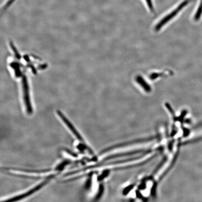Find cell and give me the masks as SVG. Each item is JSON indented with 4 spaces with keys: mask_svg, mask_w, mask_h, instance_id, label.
<instances>
[{
    "mask_svg": "<svg viewBox=\"0 0 202 202\" xmlns=\"http://www.w3.org/2000/svg\"><path fill=\"white\" fill-rule=\"evenodd\" d=\"M55 176V175H53L49 176L44 181L41 182L39 184L36 186L34 187H33V188H31L30 190H28L26 192L20 195L17 196H14V197H12V198L7 199V200H5V201H8V202L18 201H19V200H21V199H24L26 197H28V196L31 195L33 193H34L38 191L39 189H41L44 186L46 185L51 180V179L53 178Z\"/></svg>",
    "mask_w": 202,
    "mask_h": 202,
    "instance_id": "1",
    "label": "cell"
},
{
    "mask_svg": "<svg viewBox=\"0 0 202 202\" xmlns=\"http://www.w3.org/2000/svg\"><path fill=\"white\" fill-rule=\"evenodd\" d=\"M194 0H184L183 1L181 4H180L176 9H175V10L172 11V12L167 15V16L163 18L158 24L156 25L155 28V30L156 31H158L160 29L162 28V27L164 26V25L167 23L171 19L173 18L175 16H176L177 14L182 10L184 9L185 7L188 5L190 2H192Z\"/></svg>",
    "mask_w": 202,
    "mask_h": 202,
    "instance_id": "2",
    "label": "cell"
},
{
    "mask_svg": "<svg viewBox=\"0 0 202 202\" xmlns=\"http://www.w3.org/2000/svg\"><path fill=\"white\" fill-rule=\"evenodd\" d=\"M57 113L58 116L61 118L62 121L65 123V125L67 126V128H69V130L72 132L73 135L76 137L77 140H79L81 143L87 145L85 143V141L83 140V138L81 137L80 134L78 132L76 128H75L72 123H71L70 121L69 120L68 118H66L64 114L62 113V112L61 110H58L57 111Z\"/></svg>",
    "mask_w": 202,
    "mask_h": 202,
    "instance_id": "3",
    "label": "cell"
},
{
    "mask_svg": "<svg viewBox=\"0 0 202 202\" xmlns=\"http://www.w3.org/2000/svg\"><path fill=\"white\" fill-rule=\"evenodd\" d=\"M136 81L137 83H139L144 89L145 91L147 92H150L151 91V88L150 86L144 80L143 77L140 75H138L136 77Z\"/></svg>",
    "mask_w": 202,
    "mask_h": 202,
    "instance_id": "4",
    "label": "cell"
},
{
    "mask_svg": "<svg viewBox=\"0 0 202 202\" xmlns=\"http://www.w3.org/2000/svg\"><path fill=\"white\" fill-rule=\"evenodd\" d=\"M13 170H17V171H24V172H30V173H47L51 171L52 169H44V170H27V169H19V168H11L10 169Z\"/></svg>",
    "mask_w": 202,
    "mask_h": 202,
    "instance_id": "5",
    "label": "cell"
},
{
    "mask_svg": "<svg viewBox=\"0 0 202 202\" xmlns=\"http://www.w3.org/2000/svg\"><path fill=\"white\" fill-rule=\"evenodd\" d=\"M70 163L71 161H70V160H65V161H63V162H61V164H59L57 167H56V168H55L54 170H56V171H61L63 169H64L66 165L70 164Z\"/></svg>",
    "mask_w": 202,
    "mask_h": 202,
    "instance_id": "6",
    "label": "cell"
},
{
    "mask_svg": "<svg viewBox=\"0 0 202 202\" xmlns=\"http://www.w3.org/2000/svg\"><path fill=\"white\" fill-rule=\"evenodd\" d=\"M103 192H104V187L102 185H100L99 188L98 192L96 197H95V200H97L100 199L101 196L103 194Z\"/></svg>",
    "mask_w": 202,
    "mask_h": 202,
    "instance_id": "7",
    "label": "cell"
},
{
    "mask_svg": "<svg viewBox=\"0 0 202 202\" xmlns=\"http://www.w3.org/2000/svg\"><path fill=\"white\" fill-rule=\"evenodd\" d=\"M109 171L107 170H106V171H104L103 173H102V175H101L99 176H98V177L97 178V179L98 181H101V180H103L105 177L107 176L108 175Z\"/></svg>",
    "mask_w": 202,
    "mask_h": 202,
    "instance_id": "8",
    "label": "cell"
},
{
    "mask_svg": "<svg viewBox=\"0 0 202 202\" xmlns=\"http://www.w3.org/2000/svg\"><path fill=\"white\" fill-rule=\"evenodd\" d=\"M163 75H164L163 73H153L150 76V78L151 80H154L156 78H158L160 76H162Z\"/></svg>",
    "mask_w": 202,
    "mask_h": 202,
    "instance_id": "9",
    "label": "cell"
},
{
    "mask_svg": "<svg viewBox=\"0 0 202 202\" xmlns=\"http://www.w3.org/2000/svg\"><path fill=\"white\" fill-rule=\"evenodd\" d=\"M91 182H92V176H90L89 177V179L86 182V184H85V188L87 189H89L90 188V186L91 185Z\"/></svg>",
    "mask_w": 202,
    "mask_h": 202,
    "instance_id": "10",
    "label": "cell"
},
{
    "mask_svg": "<svg viewBox=\"0 0 202 202\" xmlns=\"http://www.w3.org/2000/svg\"><path fill=\"white\" fill-rule=\"evenodd\" d=\"M15 0H10L8 2H7V4L5 5V6H4V9H6L7 8L9 7L11 4H12V3L15 1Z\"/></svg>",
    "mask_w": 202,
    "mask_h": 202,
    "instance_id": "11",
    "label": "cell"
},
{
    "mask_svg": "<svg viewBox=\"0 0 202 202\" xmlns=\"http://www.w3.org/2000/svg\"><path fill=\"white\" fill-rule=\"evenodd\" d=\"M201 1H202V0H201Z\"/></svg>",
    "mask_w": 202,
    "mask_h": 202,
    "instance_id": "12",
    "label": "cell"
}]
</instances>
